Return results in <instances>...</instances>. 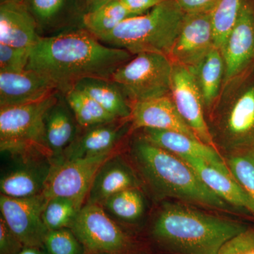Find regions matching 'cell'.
<instances>
[{
	"label": "cell",
	"instance_id": "obj_35",
	"mask_svg": "<svg viewBox=\"0 0 254 254\" xmlns=\"http://www.w3.org/2000/svg\"><path fill=\"white\" fill-rule=\"evenodd\" d=\"M24 247L0 217V254H18Z\"/></svg>",
	"mask_w": 254,
	"mask_h": 254
},
{
	"label": "cell",
	"instance_id": "obj_1",
	"mask_svg": "<svg viewBox=\"0 0 254 254\" xmlns=\"http://www.w3.org/2000/svg\"><path fill=\"white\" fill-rule=\"evenodd\" d=\"M133 57L127 50L103 44L82 28L41 38L31 48L26 69L46 76L64 95L86 78L111 80Z\"/></svg>",
	"mask_w": 254,
	"mask_h": 254
},
{
	"label": "cell",
	"instance_id": "obj_19",
	"mask_svg": "<svg viewBox=\"0 0 254 254\" xmlns=\"http://www.w3.org/2000/svg\"><path fill=\"white\" fill-rule=\"evenodd\" d=\"M58 92L53 82L33 70L0 71V108L34 103Z\"/></svg>",
	"mask_w": 254,
	"mask_h": 254
},
{
	"label": "cell",
	"instance_id": "obj_3",
	"mask_svg": "<svg viewBox=\"0 0 254 254\" xmlns=\"http://www.w3.org/2000/svg\"><path fill=\"white\" fill-rule=\"evenodd\" d=\"M127 158L145 192L157 201L174 199L226 212L235 209L209 190L185 160L147 141L139 133L131 140Z\"/></svg>",
	"mask_w": 254,
	"mask_h": 254
},
{
	"label": "cell",
	"instance_id": "obj_13",
	"mask_svg": "<svg viewBox=\"0 0 254 254\" xmlns=\"http://www.w3.org/2000/svg\"><path fill=\"white\" fill-rule=\"evenodd\" d=\"M9 157L11 165L0 180L1 194L13 198L43 194L53 165L51 158L43 155Z\"/></svg>",
	"mask_w": 254,
	"mask_h": 254
},
{
	"label": "cell",
	"instance_id": "obj_7",
	"mask_svg": "<svg viewBox=\"0 0 254 254\" xmlns=\"http://www.w3.org/2000/svg\"><path fill=\"white\" fill-rule=\"evenodd\" d=\"M70 228L87 254H146L144 242L110 218L99 205L85 203Z\"/></svg>",
	"mask_w": 254,
	"mask_h": 254
},
{
	"label": "cell",
	"instance_id": "obj_26",
	"mask_svg": "<svg viewBox=\"0 0 254 254\" xmlns=\"http://www.w3.org/2000/svg\"><path fill=\"white\" fill-rule=\"evenodd\" d=\"M75 88L89 95L114 118H131L129 100L120 87L112 80L86 78L80 81Z\"/></svg>",
	"mask_w": 254,
	"mask_h": 254
},
{
	"label": "cell",
	"instance_id": "obj_23",
	"mask_svg": "<svg viewBox=\"0 0 254 254\" xmlns=\"http://www.w3.org/2000/svg\"><path fill=\"white\" fill-rule=\"evenodd\" d=\"M80 127L64 96L59 98L48 110L46 117V135L51 152L52 163H58L77 136Z\"/></svg>",
	"mask_w": 254,
	"mask_h": 254
},
{
	"label": "cell",
	"instance_id": "obj_39",
	"mask_svg": "<svg viewBox=\"0 0 254 254\" xmlns=\"http://www.w3.org/2000/svg\"><path fill=\"white\" fill-rule=\"evenodd\" d=\"M18 254H49L44 247H26Z\"/></svg>",
	"mask_w": 254,
	"mask_h": 254
},
{
	"label": "cell",
	"instance_id": "obj_24",
	"mask_svg": "<svg viewBox=\"0 0 254 254\" xmlns=\"http://www.w3.org/2000/svg\"><path fill=\"white\" fill-rule=\"evenodd\" d=\"M145 190L141 187L127 189L115 193L99 205L115 221L129 230L141 225L148 213Z\"/></svg>",
	"mask_w": 254,
	"mask_h": 254
},
{
	"label": "cell",
	"instance_id": "obj_6",
	"mask_svg": "<svg viewBox=\"0 0 254 254\" xmlns=\"http://www.w3.org/2000/svg\"><path fill=\"white\" fill-rule=\"evenodd\" d=\"M60 92L45 99L0 108V149L14 155H43L53 158L46 135V117Z\"/></svg>",
	"mask_w": 254,
	"mask_h": 254
},
{
	"label": "cell",
	"instance_id": "obj_28",
	"mask_svg": "<svg viewBox=\"0 0 254 254\" xmlns=\"http://www.w3.org/2000/svg\"><path fill=\"white\" fill-rule=\"evenodd\" d=\"M120 0H110L83 18V26L97 38L113 31L127 18L132 17Z\"/></svg>",
	"mask_w": 254,
	"mask_h": 254
},
{
	"label": "cell",
	"instance_id": "obj_18",
	"mask_svg": "<svg viewBox=\"0 0 254 254\" xmlns=\"http://www.w3.org/2000/svg\"><path fill=\"white\" fill-rule=\"evenodd\" d=\"M130 105L132 132L143 128H153L179 132L198 139L180 116L171 95L133 102Z\"/></svg>",
	"mask_w": 254,
	"mask_h": 254
},
{
	"label": "cell",
	"instance_id": "obj_17",
	"mask_svg": "<svg viewBox=\"0 0 254 254\" xmlns=\"http://www.w3.org/2000/svg\"><path fill=\"white\" fill-rule=\"evenodd\" d=\"M141 187L143 184L128 158L121 150L112 155L97 172L86 203L100 205L122 190Z\"/></svg>",
	"mask_w": 254,
	"mask_h": 254
},
{
	"label": "cell",
	"instance_id": "obj_29",
	"mask_svg": "<svg viewBox=\"0 0 254 254\" xmlns=\"http://www.w3.org/2000/svg\"><path fill=\"white\" fill-rule=\"evenodd\" d=\"M84 203L65 197H54L47 202L43 221L48 230L70 228Z\"/></svg>",
	"mask_w": 254,
	"mask_h": 254
},
{
	"label": "cell",
	"instance_id": "obj_21",
	"mask_svg": "<svg viewBox=\"0 0 254 254\" xmlns=\"http://www.w3.org/2000/svg\"><path fill=\"white\" fill-rule=\"evenodd\" d=\"M40 39L36 21L23 0L1 1L0 43L32 48Z\"/></svg>",
	"mask_w": 254,
	"mask_h": 254
},
{
	"label": "cell",
	"instance_id": "obj_40",
	"mask_svg": "<svg viewBox=\"0 0 254 254\" xmlns=\"http://www.w3.org/2000/svg\"><path fill=\"white\" fill-rule=\"evenodd\" d=\"M245 254H254V248L252 250H249Z\"/></svg>",
	"mask_w": 254,
	"mask_h": 254
},
{
	"label": "cell",
	"instance_id": "obj_41",
	"mask_svg": "<svg viewBox=\"0 0 254 254\" xmlns=\"http://www.w3.org/2000/svg\"><path fill=\"white\" fill-rule=\"evenodd\" d=\"M106 254V253H96V254Z\"/></svg>",
	"mask_w": 254,
	"mask_h": 254
},
{
	"label": "cell",
	"instance_id": "obj_38",
	"mask_svg": "<svg viewBox=\"0 0 254 254\" xmlns=\"http://www.w3.org/2000/svg\"><path fill=\"white\" fill-rule=\"evenodd\" d=\"M86 7V13L91 12L103 6L110 0H82Z\"/></svg>",
	"mask_w": 254,
	"mask_h": 254
},
{
	"label": "cell",
	"instance_id": "obj_30",
	"mask_svg": "<svg viewBox=\"0 0 254 254\" xmlns=\"http://www.w3.org/2000/svg\"><path fill=\"white\" fill-rule=\"evenodd\" d=\"M223 157L230 175L254 205V146L226 153Z\"/></svg>",
	"mask_w": 254,
	"mask_h": 254
},
{
	"label": "cell",
	"instance_id": "obj_5",
	"mask_svg": "<svg viewBox=\"0 0 254 254\" xmlns=\"http://www.w3.org/2000/svg\"><path fill=\"white\" fill-rule=\"evenodd\" d=\"M185 14L175 0H165L145 14L127 18L98 38L106 46L133 55L151 53L169 56Z\"/></svg>",
	"mask_w": 254,
	"mask_h": 254
},
{
	"label": "cell",
	"instance_id": "obj_27",
	"mask_svg": "<svg viewBox=\"0 0 254 254\" xmlns=\"http://www.w3.org/2000/svg\"><path fill=\"white\" fill-rule=\"evenodd\" d=\"M80 128L118 120L81 90L73 88L64 94Z\"/></svg>",
	"mask_w": 254,
	"mask_h": 254
},
{
	"label": "cell",
	"instance_id": "obj_32",
	"mask_svg": "<svg viewBox=\"0 0 254 254\" xmlns=\"http://www.w3.org/2000/svg\"><path fill=\"white\" fill-rule=\"evenodd\" d=\"M43 247L49 254H87L84 246L71 228L49 230Z\"/></svg>",
	"mask_w": 254,
	"mask_h": 254
},
{
	"label": "cell",
	"instance_id": "obj_34",
	"mask_svg": "<svg viewBox=\"0 0 254 254\" xmlns=\"http://www.w3.org/2000/svg\"><path fill=\"white\" fill-rule=\"evenodd\" d=\"M254 248V230L247 229L222 246L219 254H245Z\"/></svg>",
	"mask_w": 254,
	"mask_h": 254
},
{
	"label": "cell",
	"instance_id": "obj_14",
	"mask_svg": "<svg viewBox=\"0 0 254 254\" xmlns=\"http://www.w3.org/2000/svg\"><path fill=\"white\" fill-rule=\"evenodd\" d=\"M214 48L213 11L186 14L168 57L173 63L193 68Z\"/></svg>",
	"mask_w": 254,
	"mask_h": 254
},
{
	"label": "cell",
	"instance_id": "obj_4",
	"mask_svg": "<svg viewBox=\"0 0 254 254\" xmlns=\"http://www.w3.org/2000/svg\"><path fill=\"white\" fill-rule=\"evenodd\" d=\"M208 115L219 152L226 154L254 146V66L222 86Z\"/></svg>",
	"mask_w": 254,
	"mask_h": 254
},
{
	"label": "cell",
	"instance_id": "obj_31",
	"mask_svg": "<svg viewBox=\"0 0 254 254\" xmlns=\"http://www.w3.org/2000/svg\"><path fill=\"white\" fill-rule=\"evenodd\" d=\"M242 0H220L213 11L215 48L220 49L236 21Z\"/></svg>",
	"mask_w": 254,
	"mask_h": 254
},
{
	"label": "cell",
	"instance_id": "obj_22",
	"mask_svg": "<svg viewBox=\"0 0 254 254\" xmlns=\"http://www.w3.org/2000/svg\"><path fill=\"white\" fill-rule=\"evenodd\" d=\"M179 157L190 165L205 186L224 201L233 208L245 210L254 215V203L232 175L220 171L202 159Z\"/></svg>",
	"mask_w": 254,
	"mask_h": 254
},
{
	"label": "cell",
	"instance_id": "obj_11",
	"mask_svg": "<svg viewBox=\"0 0 254 254\" xmlns=\"http://www.w3.org/2000/svg\"><path fill=\"white\" fill-rule=\"evenodd\" d=\"M225 73L223 85L254 66V6L242 0L236 21L220 48Z\"/></svg>",
	"mask_w": 254,
	"mask_h": 254
},
{
	"label": "cell",
	"instance_id": "obj_15",
	"mask_svg": "<svg viewBox=\"0 0 254 254\" xmlns=\"http://www.w3.org/2000/svg\"><path fill=\"white\" fill-rule=\"evenodd\" d=\"M130 132H132L131 118L118 119L95 126L80 128L76 139L59 162L120 151L124 139Z\"/></svg>",
	"mask_w": 254,
	"mask_h": 254
},
{
	"label": "cell",
	"instance_id": "obj_8",
	"mask_svg": "<svg viewBox=\"0 0 254 254\" xmlns=\"http://www.w3.org/2000/svg\"><path fill=\"white\" fill-rule=\"evenodd\" d=\"M173 69V63L167 55L139 53L119 67L111 80L130 103L144 101L170 95Z\"/></svg>",
	"mask_w": 254,
	"mask_h": 254
},
{
	"label": "cell",
	"instance_id": "obj_16",
	"mask_svg": "<svg viewBox=\"0 0 254 254\" xmlns=\"http://www.w3.org/2000/svg\"><path fill=\"white\" fill-rule=\"evenodd\" d=\"M36 21L41 38L84 28L86 9L82 0H23Z\"/></svg>",
	"mask_w": 254,
	"mask_h": 254
},
{
	"label": "cell",
	"instance_id": "obj_20",
	"mask_svg": "<svg viewBox=\"0 0 254 254\" xmlns=\"http://www.w3.org/2000/svg\"><path fill=\"white\" fill-rule=\"evenodd\" d=\"M139 134L147 141L178 156H190L205 160L220 171L230 175L224 157L216 148L184 133L143 128Z\"/></svg>",
	"mask_w": 254,
	"mask_h": 254
},
{
	"label": "cell",
	"instance_id": "obj_9",
	"mask_svg": "<svg viewBox=\"0 0 254 254\" xmlns=\"http://www.w3.org/2000/svg\"><path fill=\"white\" fill-rule=\"evenodd\" d=\"M118 152L53 163L43 195L48 200L54 197H65L85 204L97 172L108 158Z\"/></svg>",
	"mask_w": 254,
	"mask_h": 254
},
{
	"label": "cell",
	"instance_id": "obj_12",
	"mask_svg": "<svg viewBox=\"0 0 254 254\" xmlns=\"http://www.w3.org/2000/svg\"><path fill=\"white\" fill-rule=\"evenodd\" d=\"M170 95L180 116L197 138L216 148L209 130L199 88L193 73L180 64L173 63Z\"/></svg>",
	"mask_w": 254,
	"mask_h": 254
},
{
	"label": "cell",
	"instance_id": "obj_25",
	"mask_svg": "<svg viewBox=\"0 0 254 254\" xmlns=\"http://www.w3.org/2000/svg\"><path fill=\"white\" fill-rule=\"evenodd\" d=\"M199 88L205 112L212 110L221 93L225 66L221 51L214 48L194 67L189 68Z\"/></svg>",
	"mask_w": 254,
	"mask_h": 254
},
{
	"label": "cell",
	"instance_id": "obj_10",
	"mask_svg": "<svg viewBox=\"0 0 254 254\" xmlns=\"http://www.w3.org/2000/svg\"><path fill=\"white\" fill-rule=\"evenodd\" d=\"M47 202L43 194L27 198L0 195V217L26 247H43L49 231L43 218Z\"/></svg>",
	"mask_w": 254,
	"mask_h": 254
},
{
	"label": "cell",
	"instance_id": "obj_37",
	"mask_svg": "<svg viewBox=\"0 0 254 254\" xmlns=\"http://www.w3.org/2000/svg\"><path fill=\"white\" fill-rule=\"evenodd\" d=\"M165 0H120L133 16L145 14Z\"/></svg>",
	"mask_w": 254,
	"mask_h": 254
},
{
	"label": "cell",
	"instance_id": "obj_36",
	"mask_svg": "<svg viewBox=\"0 0 254 254\" xmlns=\"http://www.w3.org/2000/svg\"><path fill=\"white\" fill-rule=\"evenodd\" d=\"M185 14L212 12L220 0H175Z\"/></svg>",
	"mask_w": 254,
	"mask_h": 254
},
{
	"label": "cell",
	"instance_id": "obj_2",
	"mask_svg": "<svg viewBox=\"0 0 254 254\" xmlns=\"http://www.w3.org/2000/svg\"><path fill=\"white\" fill-rule=\"evenodd\" d=\"M249 229L182 202L163 200L150 217L148 238L169 254H219L222 246Z\"/></svg>",
	"mask_w": 254,
	"mask_h": 254
},
{
	"label": "cell",
	"instance_id": "obj_33",
	"mask_svg": "<svg viewBox=\"0 0 254 254\" xmlns=\"http://www.w3.org/2000/svg\"><path fill=\"white\" fill-rule=\"evenodd\" d=\"M31 48H16L0 43V71L17 72L26 70Z\"/></svg>",
	"mask_w": 254,
	"mask_h": 254
}]
</instances>
